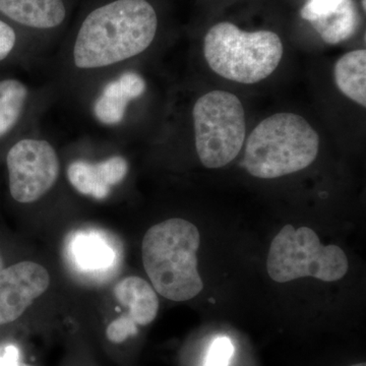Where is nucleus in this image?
Returning <instances> with one entry per match:
<instances>
[{
  "instance_id": "1",
  "label": "nucleus",
  "mask_w": 366,
  "mask_h": 366,
  "mask_svg": "<svg viewBox=\"0 0 366 366\" xmlns=\"http://www.w3.org/2000/svg\"><path fill=\"white\" fill-rule=\"evenodd\" d=\"M157 29V14L147 0H114L98 7L79 28L74 66L97 69L132 59L150 47Z\"/></svg>"
},
{
  "instance_id": "2",
  "label": "nucleus",
  "mask_w": 366,
  "mask_h": 366,
  "mask_svg": "<svg viewBox=\"0 0 366 366\" xmlns=\"http://www.w3.org/2000/svg\"><path fill=\"white\" fill-rule=\"evenodd\" d=\"M201 236L194 224L174 218L152 226L144 236L142 257L154 289L172 301H187L203 291L197 271Z\"/></svg>"
},
{
  "instance_id": "3",
  "label": "nucleus",
  "mask_w": 366,
  "mask_h": 366,
  "mask_svg": "<svg viewBox=\"0 0 366 366\" xmlns=\"http://www.w3.org/2000/svg\"><path fill=\"white\" fill-rule=\"evenodd\" d=\"M319 150V134L305 118L277 113L250 134L243 165L252 177L272 179L305 169L315 162Z\"/></svg>"
},
{
  "instance_id": "4",
  "label": "nucleus",
  "mask_w": 366,
  "mask_h": 366,
  "mask_svg": "<svg viewBox=\"0 0 366 366\" xmlns=\"http://www.w3.org/2000/svg\"><path fill=\"white\" fill-rule=\"evenodd\" d=\"M204 59L212 71L229 81L255 84L269 78L280 64L283 44L272 31L245 32L223 21L204 37Z\"/></svg>"
},
{
  "instance_id": "5",
  "label": "nucleus",
  "mask_w": 366,
  "mask_h": 366,
  "mask_svg": "<svg viewBox=\"0 0 366 366\" xmlns=\"http://www.w3.org/2000/svg\"><path fill=\"white\" fill-rule=\"evenodd\" d=\"M267 269L278 283L305 277L335 282L348 272V259L338 245L324 247L312 229L286 225L272 242Z\"/></svg>"
},
{
  "instance_id": "6",
  "label": "nucleus",
  "mask_w": 366,
  "mask_h": 366,
  "mask_svg": "<svg viewBox=\"0 0 366 366\" xmlns=\"http://www.w3.org/2000/svg\"><path fill=\"white\" fill-rule=\"evenodd\" d=\"M197 156L207 168L232 162L245 141L247 122L234 94L212 91L197 99L192 110Z\"/></svg>"
},
{
  "instance_id": "7",
  "label": "nucleus",
  "mask_w": 366,
  "mask_h": 366,
  "mask_svg": "<svg viewBox=\"0 0 366 366\" xmlns=\"http://www.w3.org/2000/svg\"><path fill=\"white\" fill-rule=\"evenodd\" d=\"M6 164L9 194L20 204L37 202L59 179V156L44 139H19L7 150Z\"/></svg>"
},
{
  "instance_id": "8",
  "label": "nucleus",
  "mask_w": 366,
  "mask_h": 366,
  "mask_svg": "<svg viewBox=\"0 0 366 366\" xmlns=\"http://www.w3.org/2000/svg\"><path fill=\"white\" fill-rule=\"evenodd\" d=\"M49 285L47 269L34 262L0 269V326L16 322Z\"/></svg>"
},
{
  "instance_id": "9",
  "label": "nucleus",
  "mask_w": 366,
  "mask_h": 366,
  "mask_svg": "<svg viewBox=\"0 0 366 366\" xmlns=\"http://www.w3.org/2000/svg\"><path fill=\"white\" fill-rule=\"evenodd\" d=\"M67 262L76 273L100 280L117 269L119 252L117 244L100 231H74L66 243Z\"/></svg>"
},
{
  "instance_id": "10",
  "label": "nucleus",
  "mask_w": 366,
  "mask_h": 366,
  "mask_svg": "<svg viewBox=\"0 0 366 366\" xmlns=\"http://www.w3.org/2000/svg\"><path fill=\"white\" fill-rule=\"evenodd\" d=\"M127 172V161L122 156H113L98 163L74 161L67 168V178L79 194L104 199L109 196L113 187L124 182Z\"/></svg>"
},
{
  "instance_id": "11",
  "label": "nucleus",
  "mask_w": 366,
  "mask_h": 366,
  "mask_svg": "<svg viewBox=\"0 0 366 366\" xmlns=\"http://www.w3.org/2000/svg\"><path fill=\"white\" fill-rule=\"evenodd\" d=\"M144 91L146 81L143 76L134 71L124 72L104 86L94 104V114L102 124H120L124 120L129 103L141 97Z\"/></svg>"
},
{
  "instance_id": "12",
  "label": "nucleus",
  "mask_w": 366,
  "mask_h": 366,
  "mask_svg": "<svg viewBox=\"0 0 366 366\" xmlns=\"http://www.w3.org/2000/svg\"><path fill=\"white\" fill-rule=\"evenodd\" d=\"M0 14L21 26L53 29L66 16L64 0H0Z\"/></svg>"
},
{
  "instance_id": "13",
  "label": "nucleus",
  "mask_w": 366,
  "mask_h": 366,
  "mask_svg": "<svg viewBox=\"0 0 366 366\" xmlns=\"http://www.w3.org/2000/svg\"><path fill=\"white\" fill-rule=\"evenodd\" d=\"M114 295L129 310V317L137 326H148L157 317L159 300L150 284L139 277L132 276L118 282Z\"/></svg>"
},
{
  "instance_id": "14",
  "label": "nucleus",
  "mask_w": 366,
  "mask_h": 366,
  "mask_svg": "<svg viewBox=\"0 0 366 366\" xmlns=\"http://www.w3.org/2000/svg\"><path fill=\"white\" fill-rule=\"evenodd\" d=\"M335 81L339 90L354 102L366 106V51L346 53L335 66Z\"/></svg>"
},
{
  "instance_id": "15",
  "label": "nucleus",
  "mask_w": 366,
  "mask_h": 366,
  "mask_svg": "<svg viewBox=\"0 0 366 366\" xmlns=\"http://www.w3.org/2000/svg\"><path fill=\"white\" fill-rule=\"evenodd\" d=\"M327 44L336 45L352 37L360 24L354 0H343L333 13L310 21Z\"/></svg>"
},
{
  "instance_id": "16",
  "label": "nucleus",
  "mask_w": 366,
  "mask_h": 366,
  "mask_svg": "<svg viewBox=\"0 0 366 366\" xmlns=\"http://www.w3.org/2000/svg\"><path fill=\"white\" fill-rule=\"evenodd\" d=\"M29 98L28 88L16 79H0V144L20 124Z\"/></svg>"
},
{
  "instance_id": "17",
  "label": "nucleus",
  "mask_w": 366,
  "mask_h": 366,
  "mask_svg": "<svg viewBox=\"0 0 366 366\" xmlns=\"http://www.w3.org/2000/svg\"><path fill=\"white\" fill-rule=\"evenodd\" d=\"M137 333L139 326L127 315L113 320L105 331L106 338L113 345H122Z\"/></svg>"
},
{
  "instance_id": "18",
  "label": "nucleus",
  "mask_w": 366,
  "mask_h": 366,
  "mask_svg": "<svg viewBox=\"0 0 366 366\" xmlns=\"http://www.w3.org/2000/svg\"><path fill=\"white\" fill-rule=\"evenodd\" d=\"M234 346L227 337H219L209 346L204 366H228Z\"/></svg>"
},
{
  "instance_id": "19",
  "label": "nucleus",
  "mask_w": 366,
  "mask_h": 366,
  "mask_svg": "<svg viewBox=\"0 0 366 366\" xmlns=\"http://www.w3.org/2000/svg\"><path fill=\"white\" fill-rule=\"evenodd\" d=\"M343 0H308L301 9L302 19L308 21L317 20L322 16L333 13Z\"/></svg>"
},
{
  "instance_id": "20",
  "label": "nucleus",
  "mask_w": 366,
  "mask_h": 366,
  "mask_svg": "<svg viewBox=\"0 0 366 366\" xmlns=\"http://www.w3.org/2000/svg\"><path fill=\"white\" fill-rule=\"evenodd\" d=\"M18 42V36L13 26L0 20V64L6 61L13 54Z\"/></svg>"
},
{
  "instance_id": "21",
  "label": "nucleus",
  "mask_w": 366,
  "mask_h": 366,
  "mask_svg": "<svg viewBox=\"0 0 366 366\" xmlns=\"http://www.w3.org/2000/svg\"><path fill=\"white\" fill-rule=\"evenodd\" d=\"M0 366H34L21 357L20 348L14 344L4 346L0 351Z\"/></svg>"
},
{
  "instance_id": "22",
  "label": "nucleus",
  "mask_w": 366,
  "mask_h": 366,
  "mask_svg": "<svg viewBox=\"0 0 366 366\" xmlns=\"http://www.w3.org/2000/svg\"><path fill=\"white\" fill-rule=\"evenodd\" d=\"M4 268V257H2L1 252H0V269Z\"/></svg>"
},
{
  "instance_id": "23",
  "label": "nucleus",
  "mask_w": 366,
  "mask_h": 366,
  "mask_svg": "<svg viewBox=\"0 0 366 366\" xmlns=\"http://www.w3.org/2000/svg\"><path fill=\"white\" fill-rule=\"evenodd\" d=\"M361 4H362L363 11H365V9H366L365 0H361Z\"/></svg>"
},
{
  "instance_id": "24",
  "label": "nucleus",
  "mask_w": 366,
  "mask_h": 366,
  "mask_svg": "<svg viewBox=\"0 0 366 366\" xmlns=\"http://www.w3.org/2000/svg\"><path fill=\"white\" fill-rule=\"evenodd\" d=\"M351 366H366V365L365 362H363V363H357V365H351Z\"/></svg>"
}]
</instances>
